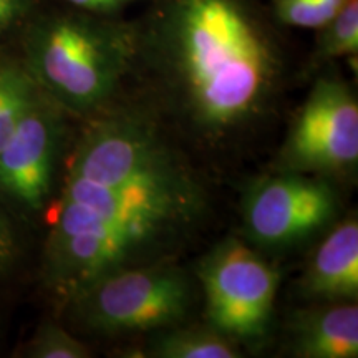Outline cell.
Here are the masks:
<instances>
[{
    "mask_svg": "<svg viewBox=\"0 0 358 358\" xmlns=\"http://www.w3.org/2000/svg\"><path fill=\"white\" fill-rule=\"evenodd\" d=\"M168 47L179 98L206 133L241 127L268 100L275 58L236 0H178Z\"/></svg>",
    "mask_w": 358,
    "mask_h": 358,
    "instance_id": "obj_1",
    "label": "cell"
},
{
    "mask_svg": "<svg viewBox=\"0 0 358 358\" xmlns=\"http://www.w3.org/2000/svg\"><path fill=\"white\" fill-rule=\"evenodd\" d=\"M186 219L171 213L106 216L60 199L47 245L48 279L75 299L100 277L131 266Z\"/></svg>",
    "mask_w": 358,
    "mask_h": 358,
    "instance_id": "obj_2",
    "label": "cell"
},
{
    "mask_svg": "<svg viewBox=\"0 0 358 358\" xmlns=\"http://www.w3.org/2000/svg\"><path fill=\"white\" fill-rule=\"evenodd\" d=\"M29 73L58 105L87 115L105 108L128 70L127 35L87 19H58L32 42Z\"/></svg>",
    "mask_w": 358,
    "mask_h": 358,
    "instance_id": "obj_3",
    "label": "cell"
},
{
    "mask_svg": "<svg viewBox=\"0 0 358 358\" xmlns=\"http://www.w3.org/2000/svg\"><path fill=\"white\" fill-rule=\"evenodd\" d=\"M192 289L171 266L123 267L100 277L73 299L88 329L129 334L169 329L187 315Z\"/></svg>",
    "mask_w": 358,
    "mask_h": 358,
    "instance_id": "obj_4",
    "label": "cell"
},
{
    "mask_svg": "<svg viewBox=\"0 0 358 358\" xmlns=\"http://www.w3.org/2000/svg\"><path fill=\"white\" fill-rule=\"evenodd\" d=\"M198 274L214 329L249 342L266 335L279 289L275 268L231 237L204 257Z\"/></svg>",
    "mask_w": 358,
    "mask_h": 358,
    "instance_id": "obj_5",
    "label": "cell"
},
{
    "mask_svg": "<svg viewBox=\"0 0 358 358\" xmlns=\"http://www.w3.org/2000/svg\"><path fill=\"white\" fill-rule=\"evenodd\" d=\"M186 174L156 128L136 115L101 118L83 134L70 161L69 178L101 186Z\"/></svg>",
    "mask_w": 358,
    "mask_h": 358,
    "instance_id": "obj_6",
    "label": "cell"
},
{
    "mask_svg": "<svg viewBox=\"0 0 358 358\" xmlns=\"http://www.w3.org/2000/svg\"><path fill=\"white\" fill-rule=\"evenodd\" d=\"M285 164L299 173H343L358 163V103L342 80L320 78L290 128Z\"/></svg>",
    "mask_w": 358,
    "mask_h": 358,
    "instance_id": "obj_7",
    "label": "cell"
},
{
    "mask_svg": "<svg viewBox=\"0 0 358 358\" xmlns=\"http://www.w3.org/2000/svg\"><path fill=\"white\" fill-rule=\"evenodd\" d=\"M329 182L299 171L259 181L244 204V227L252 243L279 249L302 243L337 214Z\"/></svg>",
    "mask_w": 358,
    "mask_h": 358,
    "instance_id": "obj_8",
    "label": "cell"
},
{
    "mask_svg": "<svg viewBox=\"0 0 358 358\" xmlns=\"http://www.w3.org/2000/svg\"><path fill=\"white\" fill-rule=\"evenodd\" d=\"M58 143L55 106L37 92L0 150V189L27 208H42L50 194Z\"/></svg>",
    "mask_w": 358,
    "mask_h": 358,
    "instance_id": "obj_9",
    "label": "cell"
},
{
    "mask_svg": "<svg viewBox=\"0 0 358 358\" xmlns=\"http://www.w3.org/2000/svg\"><path fill=\"white\" fill-rule=\"evenodd\" d=\"M303 289L313 297L357 299L358 222L348 219L327 236L303 277Z\"/></svg>",
    "mask_w": 358,
    "mask_h": 358,
    "instance_id": "obj_10",
    "label": "cell"
},
{
    "mask_svg": "<svg viewBox=\"0 0 358 358\" xmlns=\"http://www.w3.org/2000/svg\"><path fill=\"white\" fill-rule=\"evenodd\" d=\"M292 350L302 358H355L358 355V307L335 303L297 317Z\"/></svg>",
    "mask_w": 358,
    "mask_h": 358,
    "instance_id": "obj_11",
    "label": "cell"
},
{
    "mask_svg": "<svg viewBox=\"0 0 358 358\" xmlns=\"http://www.w3.org/2000/svg\"><path fill=\"white\" fill-rule=\"evenodd\" d=\"M148 357L159 358H237L234 338L214 329H174L161 332L148 348Z\"/></svg>",
    "mask_w": 358,
    "mask_h": 358,
    "instance_id": "obj_12",
    "label": "cell"
},
{
    "mask_svg": "<svg viewBox=\"0 0 358 358\" xmlns=\"http://www.w3.org/2000/svg\"><path fill=\"white\" fill-rule=\"evenodd\" d=\"M37 92V83L29 71L17 65L0 64V150Z\"/></svg>",
    "mask_w": 358,
    "mask_h": 358,
    "instance_id": "obj_13",
    "label": "cell"
},
{
    "mask_svg": "<svg viewBox=\"0 0 358 358\" xmlns=\"http://www.w3.org/2000/svg\"><path fill=\"white\" fill-rule=\"evenodd\" d=\"M327 25L322 45L325 57L352 55L358 50V0H345L337 15Z\"/></svg>",
    "mask_w": 358,
    "mask_h": 358,
    "instance_id": "obj_14",
    "label": "cell"
},
{
    "mask_svg": "<svg viewBox=\"0 0 358 358\" xmlns=\"http://www.w3.org/2000/svg\"><path fill=\"white\" fill-rule=\"evenodd\" d=\"M29 355L35 358H87L90 352L62 327L47 324L34 338Z\"/></svg>",
    "mask_w": 358,
    "mask_h": 358,
    "instance_id": "obj_15",
    "label": "cell"
},
{
    "mask_svg": "<svg viewBox=\"0 0 358 358\" xmlns=\"http://www.w3.org/2000/svg\"><path fill=\"white\" fill-rule=\"evenodd\" d=\"M277 13L280 20L294 27H324L327 24L315 0H277Z\"/></svg>",
    "mask_w": 358,
    "mask_h": 358,
    "instance_id": "obj_16",
    "label": "cell"
},
{
    "mask_svg": "<svg viewBox=\"0 0 358 358\" xmlns=\"http://www.w3.org/2000/svg\"><path fill=\"white\" fill-rule=\"evenodd\" d=\"M25 0H0V32L24 12Z\"/></svg>",
    "mask_w": 358,
    "mask_h": 358,
    "instance_id": "obj_17",
    "label": "cell"
},
{
    "mask_svg": "<svg viewBox=\"0 0 358 358\" xmlns=\"http://www.w3.org/2000/svg\"><path fill=\"white\" fill-rule=\"evenodd\" d=\"M73 6L88 8V10H108L118 6L120 0H69Z\"/></svg>",
    "mask_w": 358,
    "mask_h": 358,
    "instance_id": "obj_18",
    "label": "cell"
},
{
    "mask_svg": "<svg viewBox=\"0 0 358 358\" xmlns=\"http://www.w3.org/2000/svg\"><path fill=\"white\" fill-rule=\"evenodd\" d=\"M10 254H12L10 237H8V232L6 227H3V224L0 222V266L10 259Z\"/></svg>",
    "mask_w": 358,
    "mask_h": 358,
    "instance_id": "obj_19",
    "label": "cell"
}]
</instances>
